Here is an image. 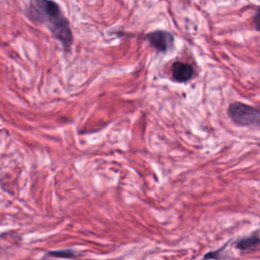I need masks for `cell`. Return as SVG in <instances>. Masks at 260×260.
Instances as JSON below:
<instances>
[{"label": "cell", "instance_id": "cell-1", "mask_svg": "<svg viewBox=\"0 0 260 260\" xmlns=\"http://www.w3.org/2000/svg\"><path fill=\"white\" fill-rule=\"evenodd\" d=\"M29 18L37 24L45 25L65 51H70L73 36L69 21L53 0H32Z\"/></svg>", "mask_w": 260, "mask_h": 260}, {"label": "cell", "instance_id": "cell-2", "mask_svg": "<svg viewBox=\"0 0 260 260\" xmlns=\"http://www.w3.org/2000/svg\"><path fill=\"white\" fill-rule=\"evenodd\" d=\"M229 115L238 125L260 124V110L242 103H234L229 108Z\"/></svg>", "mask_w": 260, "mask_h": 260}, {"label": "cell", "instance_id": "cell-3", "mask_svg": "<svg viewBox=\"0 0 260 260\" xmlns=\"http://www.w3.org/2000/svg\"><path fill=\"white\" fill-rule=\"evenodd\" d=\"M149 44L158 51L166 53L174 46V36L166 31H154L145 36Z\"/></svg>", "mask_w": 260, "mask_h": 260}, {"label": "cell", "instance_id": "cell-4", "mask_svg": "<svg viewBox=\"0 0 260 260\" xmlns=\"http://www.w3.org/2000/svg\"><path fill=\"white\" fill-rule=\"evenodd\" d=\"M193 68L191 65L181 62V61H177L172 66V74L173 77L176 81L179 82H186L188 80H190L193 76Z\"/></svg>", "mask_w": 260, "mask_h": 260}, {"label": "cell", "instance_id": "cell-5", "mask_svg": "<svg viewBox=\"0 0 260 260\" xmlns=\"http://www.w3.org/2000/svg\"><path fill=\"white\" fill-rule=\"evenodd\" d=\"M260 244V239L257 236H252L249 238H245L237 243V247L241 250H248L256 247Z\"/></svg>", "mask_w": 260, "mask_h": 260}, {"label": "cell", "instance_id": "cell-6", "mask_svg": "<svg viewBox=\"0 0 260 260\" xmlns=\"http://www.w3.org/2000/svg\"><path fill=\"white\" fill-rule=\"evenodd\" d=\"M253 23H254V26L256 28L257 31L260 32V8L258 9L255 17H254V20H253Z\"/></svg>", "mask_w": 260, "mask_h": 260}, {"label": "cell", "instance_id": "cell-7", "mask_svg": "<svg viewBox=\"0 0 260 260\" xmlns=\"http://www.w3.org/2000/svg\"><path fill=\"white\" fill-rule=\"evenodd\" d=\"M53 256H57V257H71L72 253L70 251H59V252H52L51 253Z\"/></svg>", "mask_w": 260, "mask_h": 260}]
</instances>
